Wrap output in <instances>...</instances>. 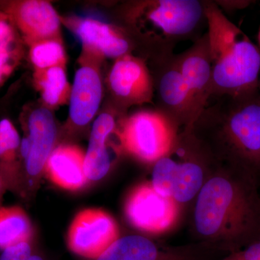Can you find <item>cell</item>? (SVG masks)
I'll list each match as a JSON object with an SVG mask.
<instances>
[{
	"mask_svg": "<svg viewBox=\"0 0 260 260\" xmlns=\"http://www.w3.org/2000/svg\"><path fill=\"white\" fill-rule=\"evenodd\" d=\"M179 132L153 109L138 111L121 118L117 134L123 153L152 167L169 153Z\"/></svg>",
	"mask_w": 260,
	"mask_h": 260,
	"instance_id": "8992f818",
	"label": "cell"
},
{
	"mask_svg": "<svg viewBox=\"0 0 260 260\" xmlns=\"http://www.w3.org/2000/svg\"><path fill=\"white\" fill-rule=\"evenodd\" d=\"M85 155L78 145H58L48 159L44 174L61 189L80 190L90 182L85 172Z\"/></svg>",
	"mask_w": 260,
	"mask_h": 260,
	"instance_id": "ac0fdd59",
	"label": "cell"
},
{
	"mask_svg": "<svg viewBox=\"0 0 260 260\" xmlns=\"http://www.w3.org/2000/svg\"><path fill=\"white\" fill-rule=\"evenodd\" d=\"M29 260H46L44 259V256L42 255V254H39V253L37 252L36 251L35 253H34V254H32V256L30 258V259Z\"/></svg>",
	"mask_w": 260,
	"mask_h": 260,
	"instance_id": "f1b7e54d",
	"label": "cell"
},
{
	"mask_svg": "<svg viewBox=\"0 0 260 260\" xmlns=\"http://www.w3.org/2000/svg\"><path fill=\"white\" fill-rule=\"evenodd\" d=\"M34 83L47 107H60L70 102L72 85L67 77L66 67L34 70Z\"/></svg>",
	"mask_w": 260,
	"mask_h": 260,
	"instance_id": "ffe728a7",
	"label": "cell"
},
{
	"mask_svg": "<svg viewBox=\"0 0 260 260\" xmlns=\"http://www.w3.org/2000/svg\"><path fill=\"white\" fill-rule=\"evenodd\" d=\"M0 10L13 20L19 34L28 45L61 37V19L49 2L12 0L0 2Z\"/></svg>",
	"mask_w": 260,
	"mask_h": 260,
	"instance_id": "5bb4252c",
	"label": "cell"
},
{
	"mask_svg": "<svg viewBox=\"0 0 260 260\" xmlns=\"http://www.w3.org/2000/svg\"><path fill=\"white\" fill-rule=\"evenodd\" d=\"M227 254L204 242L169 246L143 236L128 235L119 237L95 260H219Z\"/></svg>",
	"mask_w": 260,
	"mask_h": 260,
	"instance_id": "9c48e42d",
	"label": "cell"
},
{
	"mask_svg": "<svg viewBox=\"0 0 260 260\" xmlns=\"http://www.w3.org/2000/svg\"><path fill=\"white\" fill-rule=\"evenodd\" d=\"M181 205L160 194L150 181L130 191L124 204L126 220L140 232L159 235L172 231L180 220Z\"/></svg>",
	"mask_w": 260,
	"mask_h": 260,
	"instance_id": "30bf717a",
	"label": "cell"
},
{
	"mask_svg": "<svg viewBox=\"0 0 260 260\" xmlns=\"http://www.w3.org/2000/svg\"><path fill=\"white\" fill-rule=\"evenodd\" d=\"M31 220L18 205L0 208V250L34 239Z\"/></svg>",
	"mask_w": 260,
	"mask_h": 260,
	"instance_id": "44dd1931",
	"label": "cell"
},
{
	"mask_svg": "<svg viewBox=\"0 0 260 260\" xmlns=\"http://www.w3.org/2000/svg\"><path fill=\"white\" fill-rule=\"evenodd\" d=\"M258 41H259V49L260 50V27H259V35H258Z\"/></svg>",
	"mask_w": 260,
	"mask_h": 260,
	"instance_id": "f546056e",
	"label": "cell"
},
{
	"mask_svg": "<svg viewBox=\"0 0 260 260\" xmlns=\"http://www.w3.org/2000/svg\"><path fill=\"white\" fill-rule=\"evenodd\" d=\"M19 61L18 58L0 55V88L14 72Z\"/></svg>",
	"mask_w": 260,
	"mask_h": 260,
	"instance_id": "484cf974",
	"label": "cell"
},
{
	"mask_svg": "<svg viewBox=\"0 0 260 260\" xmlns=\"http://www.w3.org/2000/svg\"><path fill=\"white\" fill-rule=\"evenodd\" d=\"M8 191V188H7L6 184H5V181L0 177V208L3 207V198L5 192Z\"/></svg>",
	"mask_w": 260,
	"mask_h": 260,
	"instance_id": "83f0119b",
	"label": "cell"
},
{
	"mask_svg": "<svg viewBox=\"0 0 260 260\" xmlns=\"http://www.w3.org/2000/svg\"><path fill=\"white\" fill-rule=\"evenodd\" d=\"M57 128L49 109L39 108L30 113L21 139L20 155L23 162L22 199L32 200L40 186L46 164L56 148Z\"/></svg>",
	"mask_w": 260,
	"mask_h": 260,
	"instance_id": "52a82bcc",
	"label": "cell"
},
{
	"mask_svg": "<svg viewBox=\"0 0 260 260\" xmlns=\"http://www.w3.org/2000/svg\"><path fill=\"white\" fill-rule=\"evenodd\" d=\"M115 219L105 210L87 208L75 215L68 229L70 251L85 259L95 260L120 237Z\"/></svg>",
	"mask_w": 260,
	"mask_h": 260,
	"instance_id": "7c38bea8",
	"label": "cell"
},
{
	"mask_svg": "<svg viewBox=\"0 0 260 260\" xmlns=\"http://www.w3.org/2000/svg\"><path fill=\"white\" fill-rule=\"evenodd\" d=\"M212 66L211 96L259 91L260 50L215 1L205 0Z\"/></svg>",
	"mask_w": 260,
	"mask_h": 260,
	"instance_id": "3957f363",
	"label": "cell"
},
{
	"mask_svg": "<svg viewBox=\"0 0 260 260\" xmlns=\"http://www.w3.org/2000/svg\"><path fill=\"white\" fill-rule=\"evenodd\" d=\"M217 5L219 7L221 6L222 8H225L227 7V9L233 10V9H242V8H245L248 5L250 4V1H220L217 3Z\"/></svg>",
	"mask_w": 260,
	"mask_h": 260,
	"instance_id": "4316f807",
	"label": "cell"
},
{
	"mask_svg": "<svg viewBox=\"0 0 260 260\" xmlns=\"http://www.w3.org/2000/svg\"><path fill=\"white\" fill-rule=\"evenodd\" d=\"M218 164L192 128H184L169 153L152 166L150 182L160 194L183 205L196 199Z\"/></svg>",
	"mask_w": 260,
	"mask_h": 260,
	"instance_id": "5b68a950",
	"label": "cell"
},
{
	"mask_svg": "<svg viewBox=\"0 0 260 260\" xmlns=\"http://www.w3.org/2000/svg\"><path fill=\"white\" fill-rule=\"evenodd\" d=\"M29 57L34 70L66 67V52L61 37L44 39L29 45Z\"/></svg>",
	"mask_w": 260,
	"mask_h": 260,
	"instance_id": "7402d4cb",
	"label": "cell"
},
{
	"mask_svg": "<svg viewBox=\"0 0 260 260\" xmlns=\"http://www.w3.org/2000/svg\"><path fill=\"white\" fill-rule=\"evenodd\" d=\"M259 91L260 94V76H259Z\"/></svg>",
	"mask_w": 260,
	"mask_h": 260,
	"instance_id": "4dcf8cb0",
	"label": "cell"
},
{
	"mask_svg": "<svg viewBox=\"0 0 260 260\" xmlns=\"http://www.w3.org/2000/svg\"><path fill=\"white\" fill-rule=\"evenodd\" d=\"M219 164L260 177L259 91L210 98L192 126Z\"/></svg>",
	"mask_w": 260,
	"mask_h": 260,
	"instance_id": "7a4b0ae2",
	"label": "cell"
},
{
	"mask_svg": "<svg viewBox=\"0 0 260 260\" xmlns=\"http://www.w3.org/2000/svg\"><path fill=\"white\" fill-rule=\"evenodd\" d=\"M21 138L11 121H0V177L8 191L22 198L23 162L20 155Z\"/></svg>",
	"mask_w": 260,
	"mask_h": 260,
	"instance_id": "d6986e66",
	"label": "cell"
},
{
	"mask_svg": "<svg viewBox=\"0 0 260 260\" xmlns=\"http://www.w3.org/2000/svg\"><path fill=\"white\" fill-rule=\"evenodd\" d=\"M19 32L13 20L0 10V55L21 58Z\"/></svg>",
	"mask_w": 260,
	"mask_h": 260,
	"instance_id": "603a6c76",
	"label": "cell"
},
{
	"mask_svg": "<svg viewBox=\"0 0 260 260\" xmlns=\"http://www.w3.org/2000/svg\"><path fill=\"white\" fill-rule=\"evenodd\" d=\"M154 84L156 108L179 130L191 127L194 122L187 87L181 75L177 54L151 61L149 67Z\"/></svg>",
	"mask_w": 260,
	"mask_h": 260,
	"instance_id": "ba28073f",
	"label": "cell"
},
{
	"mask_svg": "<svg viewBox=\"0 0 260 260\" xmlns=\"http://www.w3.org/2000/svg\"><path fill=\"white\" fill-rule=\"evenodd\" d=\"M34 239L5 248L0 252V260H29L36 252Z\"/></svg>",
	"mask_w": 260,
	"mask_h": 260,
	"instance_id": "cb8c5ba5",
	"label": "cell"
},
{
	"mask_svg": "<svg viewBox=\"0 0 260 260\" xmlns=\"http://www.w3.org/2000/svg\"><path fill=\"white\" fill-rule=\"evenodd\" d=\"M70 99V119L75 125H88L99 110L103 97L99 65L80 63Z\"/></svg>",
	"mask_w": 260,
	"mask_h": 260,
	"instance_id": "e0dca14e",
	"label": "cell"
},
{
	"mask_svg": "<svg viewBox=\"0 0 260 260\" xmlns=\"http://www.w3.org/2000/svg\"><path fill=\"white\" fill-rule=\"evenodd\" d=\"M124 18L148 47L150 61L174 54L179 43L195 41L207 30L205 0H148L132 3Z\"/></svg>",
	"mask_w": 260,
	"mask_h": 260,
	"instance_id": "277c9868",
	"label": "cell"
},
{
	"mask_svg": "<svg viewBox=\"0 0 260 260\" xmlns=\"http://www.w3.org/2000/svg\"><path fill=\"white\" fill-rule=\"evenodd\" d=\"M256 179L218 164L195 199L192 229L196 242L228 253L260 239V195Z\"/></svg>",
	"mask_w": 260,
	"mask_h": 260,
	"instance_id": "6da1fadb",
	"label": "cell"
},
{
	"mask_svg": "<svg viewBox=\"0 0 260 260\" xmlns=\"http://www.w3.org/2000/svg\"><path fill=\"white\" fill-rule=\"evenodd\" d=\"M177 56L190 96L195 121L211 96L212 66L207 32Z\"/></svg>",
	"mask_w": 260,
	"mask_h": 260,
	"instance_id": "9a60e30c",
	"label": "cell"
},
{
	"mask_svg": "<svg viewBox=\"0 0 260 260\" xmlns=\"http://www.w3.org/2000/svg\"><path fill=\"white\" fill-rule=\"evenodd\" d=\"M108 84L121 109L153 103V76L141 56L129 54L116 59L109 71Z\"/></svg>",
	"mask_w": 260,
	"mask_h": 260,
	"instance_id": "4fadbf2b",
	"label": "cell"
},
{
	"mask_svg": "<svg viewBox=\"0 0 260 260\" xmlns=\"http://www.w3.org/2000/svg\"><path fill=\"white\" fill-rule=\"evenodd\" d=\"M65 22L81 42L80 63L100 66L105 59L133 54L135 45L124 28L93 18H73Z\"/></svg>",
	"mask_w": 260,
	"mask_h": 260,
	"instance_id": "8fae6325",
	"label": "cell"
},
{
	"mask_svg": "<svg viewBox=\"0 0 260 260\" xmlns=\"http://www.w3.org/2000/svg\"><path fill=\"white\" fill-rule=\"evenodd\" d=\"M219 260H260V239L240 250L229 253Z\"/></svg>",
	"mask_w": 260,
	"mask_h": 260,
	"instance_id": "d4e9b609",
	"label": "cell"
},
{
	"mask_svg": "<svg viewBox=\"0 0 260 260\" xmlns=\"http://www.w3.org/2000/svg\"><path fill=\"white\" fill-rule=\"evenodd\" d=\"M119 121H116L114 114L105 112L94 121L85 155V172L89 181L104 179L123 153L119 142L112 140L117 133Z\"/></svg>",
	"mask_w": 260,
	"mask_h": 260,
	"instance_id": "2e32d148",
	"label": "cell"
}]
</instances>
